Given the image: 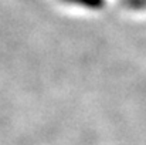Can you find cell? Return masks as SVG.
<instances>
[{"mask_svg": "<svg viewBox=\"0 0 146 145\" xmlns=\"http://www.w3.org/2000/svg\"><path fill=\"white\" fill-rule=\"evenodd\" d=\"M68 1H77V3H81L90 7H99L102 4V0H68Z\"/></svg>", "mask_w": 146, "mask_h": 145, "instance_id": "cell-1", "label": "cell"}]
</instances>
